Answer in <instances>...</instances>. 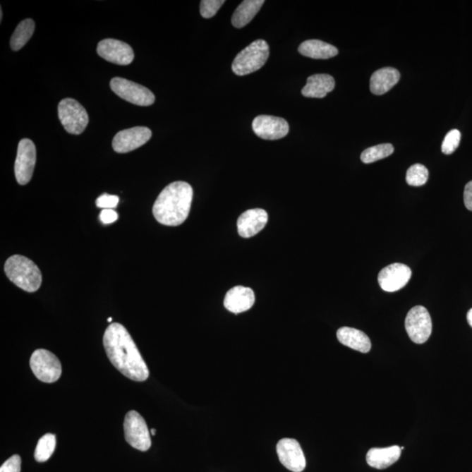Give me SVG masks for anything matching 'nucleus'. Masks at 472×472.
Returning a JSON list of instances; mask_svg holds the SVG:
<instances>
[{
    "mask_svg": "<svg viewBox=\"0 0 472 472\" xmlns=\"http://www.w3.org/2000/svg\"><path fill=\"white\" fill-rule=\"evenodd\" d=\"M401 453V447L397 445L387 448H373L367 454V463L375 469H387L397 462Z\"/></svg>",
    "mask_w": 472,
    "mask_h": 472,
    "instance_id": "19",
    "label": "nucleus"
},
{
    "mask_svg": "<svg viewBox=\"0 0 472 472\" xmlns=\"http://www.w3.org/2000/svg\"><path fill=\"white\" fill-rule=\"evenodd\" d=\"M104 346L112 365L127 378L138 382L148 379L147 365L123 325L113 323L106 329Z\"/></svg>",
    "mask_w": 472,
    "mask_h": 472,
    "instance_id": "1",
    "label": "nucleus"
},
{
    "mask_svg": "<svg viewBox=\"0 0 472 472\" xmlns=\"http://www.w3.org/2000/svg\"><path fill=\"white\" fill-rule=\"evenodd\" d=\"M36 163V147L28 138L20 140L18 146L17 157L14 164L16 181L21 186L30 182Z\"/></svg>",
    "mask_w": 472,
    "mask_h": 472,
    "instance_id": "10",
    "label": "nucleus"
},
{
    "mask_svg": "<svg viewBox=\"0 0 472 472\" xmlns=\"http://www.w3.org/2000/svg\"><path fill=\"white\" fill-rule=\"evenodd\" d=\"M265 4L263 0H245L237 7L232 16V24L236 28H241L250 23Z\"/></svg>",
    "mask_w": 472,
    "mask_h": 472,
    "instance_id": "23",
    "label": "nucleus"
},
{
    "mask_svg": "<svg viewBox=\"0 0 472 472\" xmlns=\"http://www.w3.org/2000/svg\"><path fill=\"white\" fill-rule=\"evenodd\" d=\"M335 87V80L327 74H317L310 76L303 87L302 95L305 97L323 98L332 92Z\"/></svg>",
    "mask_w": 472,
    "mask_h": 472,
    "instance_id": "21",
    "label": "nucleus"
},
{
    "mask_svg": "<svg viewBox=\"0 0 472 472\" xmlns=\"http://www.w3.org/2000/svg\"><path fill=\"white\" fill-rule=\"evenodd\" d=\"M394 151V146L391 144L373 146V147L365 149L361 153V159L365 164L374 163L393 155Z\"/></svg>",
    "mask_w": 472,
    "mask_h": 472,
    "instance_id": "26",
    "label": "nucleus"
},
{
    "mask_svg": "<svg viewBox=\"0 0 472 472\" xmlns=\"http://www.w3.org/2000/svg\"><path fill=\"white\" fill-rule=\"evenodd\" d=\"M119 202V196L108 195V193H104L97 198L96 201L97 207L102 210H113L118 206Z\"/></svg>",
    "mask_w": 472,
    "mask_h": 472,
    "instance_id": "30",
    "label": "nucleus"
},
{
    "mask_svg": "<svg viewBox=\"0 0 472 472\" xmlns=\"http://www.w3.org/2000/svg\"><path fill=\"white\" fill-rule=\"evenodd\" d=\"M111 321H112V317H109L108 318L109 323H111Z\"/></svg>",
    "mask_w": 472,
    "mask_h": 472,
    "instance_id": "37",
    "label": "nucleus"
},
{
    "mask_svg": "<svg viewBox=\"0 0 472 472\" xmlns=\"http://www.w3.org/2000/svg\"><path fill=\"white\" fill-rule=\"evenodd\" d=\"M461 140V133L459 130H452L446 135L442 145V152L446 155H452L459 147Z\"/></svg>",
    "mask_w": 472,
    "mask_h": 472,
    "instance_id": "28",
    "label": "nucleus"
},
{
    "mask_svg": "<svg viewBox=\"0 0 472 472\" xmlns=\"http://www.w3.org/2000/svg\"><path fill=\"white\" fill-rule=\"evenodd\" d=\"M35 28V23L32 19L21 21L11 37L10 45L12 49L14 51L21 49L34 35Z\"/></svg>",
    "mask_w": 472,
    "mask_h": 472,
    "instance_id": "24",
    "label": "nucleus"
},
{
    "mask_svg": "<svg viewBox=\"0 0 472 472\" xmlns=\"http://www.w3.org/2000/svg\"><path fill=\"white\" fill-rule=\"evenodd\" d=\"M277 452L281 464L289 471L302 472L305 469V454L295 439H281L277 445Z\"/></svg>",
    "mask_w": 472,
    "mask_h": 472,
    "instance_id": "11",
    "label": "nucleus"
},
{
    "mask_svg": "<svg viewBox=\"0 0 472 472\" xmlns=\"http://www.w3.org/2000/svg\"><path fill=\"white\" fill-rule=\"evenodd\" d=\"M193 197V188L188 183L176 181L168 185L153 205L157 222L166 226L181 225L188 217Z\"/></svg>",
    "mask_w": 472,
    "mask_h": 472,
    "instance_id": "2",
    "label": "nucleus"
},
{
    "mask_svg": "<svg viewBox=\"0 0 472 472\" xmlns=\"http://www.w3.org/2000/svg\"><path fill=\"white\" fill-rule=\"evenodd\" d=\"M58 115L65 131L71 134H82L89 124L86 109L74 99L61 100L58 105Z\"/></svg>",
    "mask_w": 472,
    "mask_h": 472,
    "instance_id": "5",
    "label": "nucleus"
},
{
    "mask_svg": "<svg viewBox=\"0 0 472 472\" xmlns=\"http://www.w3.org/2000/svg\"><path fill=\"white\" fill-rule=\"evenodd\" d=\"M152 135V131L147 127L138 126L121 131L113 138V149L119 153L133 152L146 144Z\"/></svg>",
    "mask_w": 472,
    "mask_h": 472,
    "instance_id": "13",
    "label": "nucleus"
},
{
    "mask_svg": "<svg viewBox=\"0 0 472 472\" xmlns=\"http://www.w3.org/2000/svg\"><path fill=\"white\" fill-rule=\"evenodd\" d=\"M268 222V214L261 208H254L241 214L237 222L238 233L241 237L250 238L261 232Z\"/></svg>",
    "mask_w": 472,
    "mask_h": 472,
    "instance_id": "16",
    "label": "nucleus"
},
{
    "mask_svg": "<svg viewBox=\"0 0 472 472\" xmlns=\"http://www.w3.org/2000/svg\"><path fill=\"white\" fill-rule=\"evenodd\" d=\"M30 367L36 378L42 382H56L61 375L60 361L46 349L35 351L30 358Z\"/></svg>",
    "mask_w": 472,
    "mask_h": 472,
    "instance_id": "7",
    "label": "nucleus"
},
{
    "mask_svg": "<svg viewBox=\"0 0 472 472\" xmlns=\"http://www.w3.org/2000/svg\"><path fill=\"white\" fill-rule=\"evenodd\" d=\"M21 459L19 455H13L0 467V472H20Z\"/></svg>",
    "mask_w": 472,
    "mask_h": 472,
    "instance_id": "31",
    "label": "nucleus"
},
{
    "mask_svg": "<svg viewBox=\"0 0 472 472\" xmlns=\"http://www.w3.org/2000/svg\"><path fill=\"white\" fill-rule=\"evenodd\" d=\"M224 3V0H202L200 7L201 16L205 19H210L217 13Z\"/></svg>",
    "mask_w": 472,
    "mask_h": 472,
    "instance_id": "29",
    "label": "nucleus"
},
{
    "mask_svg": "<svg viewBox=\"0 0 472 472\" xmlns=\"http://www.w3.org/2000/svg\"><path fill=\"white\" fill-rule=\"evenodd\" d=\"M255 301V294L250 288L236 286L226 292L224 306L230 313L239 314L250 310Z\"/></svg>",
    "mask_w": 472,
    "mask_h": 472,
    "instance_id": "17",
    "label": "nucleus"
},
{
    "mask_svg": "<svg viewBox=\"0 0 472 472\" xmlns=\"http://www.w3.org/2000/svg\"><path fill=\"white\" fill-rule=\"evenodd\" d=\"M400 72L394 68H380L372 75L370 79L371 92L377 96L389 92L400 80Z\"/></svg>",
    "mask_w": 472,
    "mask_h": 472,
    "instance_id": "20",
    "label": "nucleus"
},
{
    "mask_svg": "<svg viewBox=\"0 0 472 472\" xmlns=\"http://www.w3.org/2000/svg\"><path fill=\"white\" fill-rule=\"evenodd\" d=\"M56 446V437L54 434H46L40 439L35 452V459L39 463L46 462L53 455Z\"/></svg>",
    "mask_w": 472,
    "mask_h": 472,
    "instance_id": "25",
    "label": "nucleus"
},
{
    "mask_svg": "<svg viewBox=\"0 0 472 472\" xmlns=\"http://www.w3.org/2000/svg\"><path fill=\"white\" fill-rule=\"evenodd\" d=\"M298 52L303 56L313 59L327 60L334 57L339 50L334 46L318 40H305L298 47Z\"/></svg>",
    "mask_w": 472,
    "mask_h": 472,
    "instance_id": "22",
    "label": "nucleus"
},
{
    "mask_svg": "<svg viewBox=\"0 0 472 472\" xmlns=\"http://www.w3.org/2000/svg\"><path fill=\"white\" fill-rule=\"evenodd\" d=\"M467 321L472 327V308L467 313Z\"/></svg>",
    "mask_w": 472,
    "mask_h": 472,
    "instance_id": "34",
    "label": "nucleus"
},
{
    "mask_svg": "<svg viewBox=\"0 0 472 472\" xmlns=\"http://www.w3.org/2000/svg\"><path fill=\"white\" fill-rule=\"evenodd\" d=\"M111 87L116 95L131 104L150 106L155 104V96L147 87L131 80L116 78L111 80Z\"/></svg>",
    "mask_w": 472,
    "mask_h": 472,
    "instance_id": "9",
    "label": "nucleus"
},
{
    "mask_svg": "<svg viewBox=\"0 0 472 472\" xmlns=\"http://www.w3.org/2000/svg\"><path fill=\"white\" fill-rule=\"evenodd\" d=\"M151 433H152V435H156V430H155V429H152V430H151Z\"/></svg>",
    "mask_w": 472,
    "mask_h": 472,
    "instance_id": "35",
    "label": "nucleus"
},
{
    "mask_svg": "<svg viewBox=\"0 0 472 472\" xmlns=\"http://www.w3.org/2000/svg\"><path fill=\"white\" fill-rule=\"evenodd\" d=\"M0 11H1V12H0V16H0V17H1V19H0V20L2 21V20H3V11H2V8L0 9Z\"/></svg>",
    "mask_w": 472,
    "mask_h": 472,
    "instance_id": "36",
    "label": "nucleus"
},
{
    "mask_svg": "<svg viewBox=\"0 0 472 472\" xmlns=\"http://www.w3.org/2000/svg\"><path fill=\"white\" fill-rule=\"evenodd\" d=\"M337 338L342 345L358 352L367 353L371 350L370 339L365 332L355 328L342 327L337 332Z\"/></svg>",
    "mask_w": 472,
    "mask_h": 472,
    "instance_id": "18",
    "label": "nucleus"
},
{
    "mask_svg": "<svg viewBox=\"0 0 472 472\" xmlns=\"http://www.w3.org/2000/svg\"><path fill=\"white\" fill-rule=\"evenodd\" d=\"M118 219V213L113 210H102L100 213V219L104 224H111Z\"/></svg>",
    "mask_w": 472,
    "mask_h": 472,
    "instance_id": "32",
    "label": "nucleus"
},
{
    "mask_svg": "<svg viewBox=\"0 0 472 472\" xmlns=\"http://www.w3.org/2000/svg\"><path fill=\"white\" fill-rule=\"evenodd\" d=\"M123 429L124 437L131 447L140 452H146L151 448V434L140 413L134 411L128 412L124 419Z\"/></svg>",
    "mask_w": 472,
    "mask_h": 472,
    "instance_id": "6",
    "label": "nucleus"
},
{
    "mask_svg": "<svg viewBox=\"0 0 472 472\" xmlns=\"http://www.w3.org/2000/svg\"><path fill=\"white\" fill-rule=\"evenodd\" d=\"M464 200L467 210L472 211V181L464 188Z\"/></svg>",
    "mask_w": 472,
    "mask_h": 472,
    "instance_id": "33",
    "label": "nucleus"
},
{
    "mask_svg": "<svg viewBox=\"0 0 472 472\" xmlns=\"http://www.w3.org/2000/svg\"><path fill=\"white\" fill-rule=\"evenodd\" d=\"M254 133L266 140H277L287 136L290 127L286 120L274 116H256L252 123Z\"/></svg>",
    "mask_w": 472,
    "mask_h": 472,
    "instance_id": "15",
    "label": "nucleus"
},
{
    "mask_svg": "<svg viewBox=\"0 0 472 472\" xmlns=\"http://www.w3.org/2000/svg\"><path fill=\"white\" fill-rule=\"evenodd\" d=\"M429 178V171L423 164H416L409 168L406 181L409 186H422L425 185Z\"/></svg>",
    "mask_w": 472,
    "mask_h": 472,
    "instance_id": "27",
    "label": "nucleus"
},
{
    "mask_svg": "<svg viewBox=\"0 0 472 472\" xmlns=\"http://www.w3.org/2000/svg\"><path fill=\"white\" fill-rule=\"evenodd\" d=\"M97 54L102 59L116 65H130L134 60L133 47L129 44L114 39H105L99 42Z\"/></svg>",
    "mask_w": 472,
    "mask_h": 472,
    "instance_id": "12",
    "label": "nucleus"
},
{
    "mask_svg": "<svg viewBox=\"0 0 472 472\" xmlns=\"http://www.w3.org/2000/svg\"><path fill=\"white\" fill-rule=\"evenodd\" d=\"M5 272L11 282L27 292L37 291L42 283V272L32 260L14 255L6 260Z\"/></svg>",
    "mask_w": 472,
    "mask_h": 472,
    "instance_id": "3",
    "label": "nucleus"
},
{
    "mask_svg": "<svg viewBox=\"0 0 472 472\" xmlns=\"http://www.w3.org/2000/svg\"><path fill=\"white\" fill-rule=\"evenodd\" d=\"M411 276L412 272L409 266L404 263H393L380 270L378 282L384 291L394 292L405 287Z\"/></svg>",
    "mask_w": 472,
    "mask_h": 472,
    "instance_id": "14",
    "label": "nucleus"
},
{
    "mask_svg": "<svg viewBox=\"0 0 472 472\" xmlns=\"http://www.w3.org/2000/svg\"><path fill=\"white\" fill-rule=\"evenodd\" d=\"M409 339L416 344H423L432 332V320L425 307L417 305L409 310L405 320Z\"/></svg>",
    "mask_w": 472,
    "mask_h": 472,
    "instance_id": "8",
    "label": "nucleus"
},
{
    "mask_svg": "<svg viewBox=\"0 0 472 472\" xmlns=\"http://www.w3.org/2000/svg\"><path fill=\"white\" fill-rule=\"evenodd\" d=\"M270 56V47L263 40H255L237 54L233 61L232 71L243 76L259 71Z\"/></svg>",
    "mask_w": 472,
    "mask_h": 472,
    "instance_id": "4",
    "label": "nucleus"
}]
</instances>
